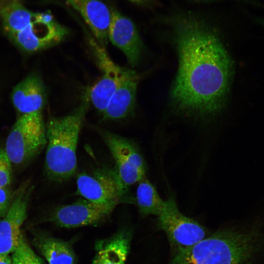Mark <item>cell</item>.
Masks as SVG:
<instances>
[{"label": "cell", "mask_w": 264, "mask_h": 264, "mask_svg": "<svg viewBox=\"0 0 264 264\" xmlns=\"http://www.w3.org/2000/svg\"><path fill=\"white\" fill-rule=\"evenodd\" d=\"M13 195L6 188H0V218L6 215L10 206Z\"/></svg>", "instance_id": "cell-22"}, {"label": "cell", "mask_w": 264, "mask_h": 264, "mask_svg": "<svg viewBox=\"0 0 264 264\" xmlns=\"http://www.w3.org/2000/svg\"><path fill=\"white\" fill-rule=\"evenodd\" d=\"M0 264H12L11 257L9 255L0 254Z\"/></svg>", "instance_id": "cell-23"}, {"label": "cell", "mask_w": 264, "mask_h": 264, "mask_svg": "<svg viewBox=\"0 0 264 264\" xmlns=\"http://www.w3.org/2000/svg\"><path fill=\"white\" fill-rule=\"evenodd\" d=\"M47 143L42 111L22 114L14 125L5 151L11 163L20 164L38 154Z\"/></svg>", "instance_id": "cell-4"}, {"label": "cell", "mask_w": 264, "mask_h": 264, "mask_svg": "<svg viewBox=\"0 0 264 264\" xmlns=\"http://www.w3.org/2000/svg\"><path fill=\"white\" fill-rule=\"evenodd\" d=\"M23 185L13 196L8 211L0 220V254L9 255L19 245L21 228L27 216L30 192Z\"/></svg>", "instance_id": "cell-11"}, {"label": "cell", "mask_w": 264, "mask_h": 264, "mask_svg": "<svg viewBox=\"0 0 264 264\" xmlns=\"http://www.w3.org/2000/svg\"><path fill=\"white\" fill-rule=\"evenodd\" d=\"M132 236L129 229H122L108 238L97 241L96 254L91 264H125Z\"/></svg>", "instance_id": "cell-14"}, {"label": "cell", "mask_w": 264, "mask_h": 264, "mask_svg": "<svg viewBox=\"0 0 264 264\" xmlns=\"http://www.w3.org/2000/svg\"><path fill=\"white\" fill-rule=\"evenodd\" d=\"M262 241L255 230H220L173 255L170 264H243L259 250Z\"/></svg>", "instance_id": "cell-3"}, {"label": "cell", "mask_w": 264, "mask_h": 264, "mask_svg": "<svg viewBox=\"0 0 264 264\" xmlns=\"http://www.w3.org/2000/svg\"><path fill=\"white\" fill-rule=\"evenodd\" d=\"M137 182L136 202L140 215L143 217L150 215L158 216L163 208L164 201L146 176Z\"/></svg>", "instance_id": "cell-18"}, {"label": "cell", "mask_w": 264, "mask_h": 264, "mask_svg": "<svg viewBox=\"0 0 264 264\" xmlns=\"http://www.w3.org/2000/svg\"><path fill=\"white\" fill-rule=\"evenodd\" d=\"M68 33L67 28L56 21L47 11L35 13L27 26L9 36L21 48L34 52L59 43Z\"/></svg>", "instance_id": "cell-8"}, {"label": "cell", "mask_w": 264, "mask_h": 264, "mask_svg": "<svg viewBox=\"0 0 264 264\" xmlns=\"http://www.w3.org/2000/svg\"><path fill=\"white\" fill-rule=\"evenodd\" d=\"M111 19L108 38L120 49L132 66L140 60L143 44L133 22L114 8H110Z\"/></svg>", "instance_id": "cell-12"}, {"label": "cell", "mask_w": 264, "mask_h": 264, "mask_svg": "<svg viewBox=\"0 0 264 264\" xmlns=\"http://www.w3.org/2000/svg\"><path fill=\"white\" fill-rule=\"evenodd\" d=\"M13 1H16V0H13Z\"/></svg>", "instance_id": "cell-26"}, {"label": "cell", "mask_w": 264, "mask_h": 264, "mask_svg": "<svg viewBox=\"0 0 264 264\" xmlns=\"http://www.w3.org/2000/svg\"><path fill=\"white\" fill-rule=\"evenodd\" d=\"M178 56L170 91L176 111L200 119L214 117L225 107L234 69L219 32L205 19L189 12L166 18Z\"/></svg>", "instance_id": "cell-1"}, {"label": "cell", "mask_w": 264, "mask_h": 264, "mask_svg": "<svg viewBox=\"0 0 264 264\" xmlns=\"http://www.w3.org/2000/svg\"><path fill=\"white\" fill-rule=\"evenodd\" d=\"M5 30L9 35L24 29L33 21L35 12L31 11L17 1L0 11Z\"/></svg>", "instance_id": "cell-19"}, {"label": "cell", "mask_w": 264, "mask_h": 264, "mask_svg": "<svg viewBox=\"0 0 264 264\" xmlns=\"http://www.w3.org/2000/svg\"><path fill=\"white\" fill-rule=\"evenodd\" d=\"M99 131L114 159L119 183L126 195L132 185L145 176L143 158L132 141L108 131Z\"/></svg>", "instance_id": "cell-6"}, {"label": "cell", "mask_w": 264, "mask_h": 264, "mask_svg": "<svg viewBox=\"0 0 264 264\" xmlns=\"http://www.w3.org/2000/svg\"><path fill=\"white\" fill-rule=\"evenodd\" d=\"M34 241L48 264H76L75 253L68 242L44 235L38 236Z\"/></svg>", "instance_id": "cell-17"}, {"label": "cell", "mask_w": 264, "mask_h": 264, "mask_svg": "<svg viewBox=\"0 0 264 264\" xmlns=\"http://www.w3.org/2000/svg\"><path fill=\"white\" fill-rule=\"evenodd\" d=\"M198 1H206V0H196Z\"/></svg>", "instance_id": "cell-25"}, {"label": "cell", "mask_w": 264, "mask_h": 264, "mask_svg": "<svg viewBox=\"0 0 264 264\" xmlns=\"http://www.w3.org/2000/svg\"><path fill=\"white\" fill-rule=\"evenodd\" d=\"M132 2H136V3H145V2L148 1L149 0H129Z\"/></svg>", "instance_id": "cell-24"}, {"label": "cell", "mask_w": 264, "mask_h": 264, "mask_svg": "<svg viewBox=\"0 0 264 264\" xmlns=\"http://www.w3.org/2000/svg\"><path fill=\"white\" fill-rule=\"evenodd\" d=\"M11 162L4 149L0 148V188H6L11 182Z\"/></svg>", "instance_id": "cell-21"}, {"label": "cell", "mask_w": 264, "mask_h": 264, "mask_svg": "<svg viewBox=\"0 0 264 264\" xmlns=\"http://www.w3.org/2000/svg\"><path fill=\"white\" fill-rule=\"evenodd\" d=\"M76 185L77 195L96 203H119L125 198L115 169H98L91 174L81 173L77 176Z\"/></svg>", "instance_id": "cell-9"}, {"label": "cell", "mask_w": 264, "mask_h": 264, "mask_svg": "<svg viewBox=\"0 0 264 264\" xmlns=\"http://www.w3.org/2000/svg\"><path fill=\"white\" fill-rule=\"evenodd\" d=\"M11 259L12 264H44L31 248L22 234L18 246L12 253Z\"/></svg>", "instance_id": "cell-20"}, {"label": "cell", "mask_w": 264, "mask_h": 264, "mask_svg": "<svg viewBox=\"0 0 264 264\" xmlns=\"http://www.w3.org/2000/svg\"><path fill=\"white\" fill-rule=\"evenodd\" d=\"M16 109L22 114L42 111L45 100V93L42 81L31 75L17 85L12 94Z\"/></svg>", "instance_id": "cell-15"}, {"label": "cell", "mask_w": 264, "mask_h": 264, "mask_svg": "<svg viewBox=\"0 0 264 264\" xmlns=\"http://www.w3.org/2000/svg\"><path fill=\"white\" fill-rule=\"evenodd\" d=\"M89 102L86 92L74 111L63 117L51 118L46 124L45 168L47 176L51 181L64 182L77 172L79 135Z\"/></svg>", "instance_id": "cell-2"}, {"label": "cell", "mask_w": 264, "mask_h": 264, "mask_svg": "<svg viewBox=\"0 0 264 264\" xmlns=\"http://www.w3.org/2000/svg\"><path fill=\"white\" fill-rule=\"evenodd\" d=\"M139 77L133 71L118 87L102 113L103 119L114 120L126 117L133 109Z\"/></svg>", "instance_id": "cell-16"}, {"label": "cell", "mask_w": 264, "mask_h": 264, "mask_svg": "<svg viewBox=\"0 0 264 264\" xmlns=\"http://www.w3.org/2000/svg\"><path fill=\"white\" fill-rule=\"evenodd\" d=\"M88 41L102 71V76L87 93L90 101L102 113L115 91L133 70L115 64L109 57L104 46L94 39L90 37Z\"/></svg>", "instance_id": "cell-7"}, {"label": "cell", "mask_w": 264, "mask_h": 264, "mask_svg": "<svg viewBox=\"0 0 264 264\" xmlns=\"http://www.w3.org/2000/svg\"><path fill=\"white\" fill-rule=\"evenodd\" d=\"M157 217V226L165 233L174 255L207 237L204 226L179 211L172 196L164 201L163 208Z\"/></svg>", "instance_id": "cell-5"}, {"label": "cell", "mask_w": 264, "mask_h": 264, "mask_svg": "<svg viewBox=\"0 0 264 264\" xmlns=\"http://www.w3.org/2000/svg\"><path fill=\"white\" fill-rule=\"evenodd\" d=\"M118 204H100L82 199L56 207L49 221L65 228L96 225L105 221Z\"/></svg>", "instance_id": "cell-10"}, {"label": "cell", "mask_w": 264, "mask_h": 264, "mask_svg": "<svg viewBox=\"0 0 264 264\" xmlns=\"http://www.w3.org/2000/svg\"><path fill=\"white\" fill-rule=\"evenodd\" d=\"M82 16L95 40L104 46L107 43L110 22V8L101 0H65Z\"/></svg>", "instance_id": "cell-13"}]
</instances>
